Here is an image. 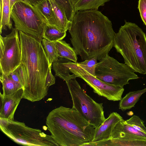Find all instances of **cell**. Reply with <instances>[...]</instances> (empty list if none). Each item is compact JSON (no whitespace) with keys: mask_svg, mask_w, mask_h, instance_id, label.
<instances>
[{"mask_svg":"<svg viewBox=\"0 0 146 146\" xmlns=\"http://www.w3.org/2000/svg\"><path fill=\"white\" fill-rule=\"evenodd\" d=\"M97 58L94 57L78 63V65L91 74L96 76L95 69L97 64Z\"/></svg>","mask_w":146,"mask_h":146,"instance_id":"obj_27","label":"cell"},{"mask_svg":"<svg viewBox=\"0 0 146 146\" xmlns=\"http://www.w3.org/2000/svg\"><path fill=\"white\" fill-rule=\"evenodd\" d=\"M19 31L22 50L21 62L27 75L23 98L32 102L38 101L48 94L46 80L49 61L41 42Z\"/></svg>","mask_w":146,"mask_h":146,"instance_id":"obj_3","label":"cell"},{"mask_svg":"<svg viewBox=\"0 0 146 146\" xmlns=\"http://www.w3.org/2000/svg\"><path fill=\"white\" fill-rule=\"evenodd\" d=\"M73 74L76 77L83 80L99 96L114 101H120L124 89L123 87L112 85L98 79L75 63L72 68Z\"/></svg>","mask_w":146,"mask_h":146,"instance_id":"obj_10","label":"cell"},{"mask_svg":"<svg viewBox=\"0 0 146 146\" xmlns=\"http://www.w3.org/2000/svg\"><path fill=\"white\" fill-rule=\"evenodd\" d=\"M19 2H23L27 3H31L29 0H10V11L11 13L13 6L15 3Z\"/></svg>","mask_w":146,"mask_h":146,"instance_id":"obj_31","label":"cell"},{"mask_svg":"<svg viewBox=\"0 0 146 146\" xmlns=\"http://www.w3.org/2000/svg\"><path fill=\"white\" fill-rule=\"evenodd\" d=\"M73 62L64 58L58 57L52 64V68L55 75L66 82L73 79H76V76L71 71Z\"/></svg>","mask_w":146,"mask_h":146,"instance_id":"obj_15","label":"cell"},{"mask_svg":"<svg viewBox=\"0 0 146 146\" xmlns=\"http://www.w3.org/2000/svg\"><path fill=\"white\" fill-rule=\"evenodd\" d=\"M0 128L5 134L18 144L27 146H59L51 135L14 119L0 118Z\"/></svg>","mask_w":146,"mask_h":146,"instance_id":"obj_5","label":"cell"},{"mask_svg":"<svg viewBox=\"0 0 146 146\" xmlns=\"http://www.w3.org/2000/svg\"><path fill=\"white\" fill-rule=\"evenodd\" d=\"M23 95V89L10 95L0 94V118L14 120L15 112Z\"/></svg>","mask_w":146,"mask_h":146,"instance_id":"obj_11","label":"cell"},{"mask_svg":"<svg viewBox=\"0 0 146 146\" xmlns=\"http://www.w3.org/2000/svg\"><path fill=\"white\" fill-rule=\"evenodd\" d=\"M11 18L15 28L41 42L47 22L44 17L31 3L19 2L13 6Z\"/></svg>","mask_w":146,"mask_h":146,"instance_id":"obj_6","label":"cell"},{"mask_svg":"<svg viewBox=\"0 0 146 146\" xmlns=\"http://www.w3.org/2000/svg\"><path fill=\"white\" fill-rule=\"evenodd\" d=\"M46 123L59 146H84L91 142L95 128L74 108L60 106L50 111Z\"/></svg>","mask_w":146,"mask_h":146,"instance_id":"obj_2","label":"cell"},{"mask_svg":"<svg viewBox=\"0 0 146 146\" xmlns=\"http://www.w3.org/2000/svg\"><path fill=\"white\" fill-rule=\"evenodd\" d=\"M123 119L122 117L116 112L111 113L98 128H95L94 137L90 142L95 143L110 139L115 126Z\"/></svg>","mask_w":146,"mask_h":146,"instance_id":"obj_12","label":"cell"},{"mask_svg":"<svg viewBox=\"0 0 146 146\" xmlns=\"http://www.w3.org/2000/svg\"><path fill=\"white\" fill-rule=\"evenodd\" d=\"M9 75L14 80L20 84L24 90L26 85L27 75L25 67L22 63L21 62L19 65Z\"/></svg>","mask_w":146,"mask_h":146,"instance_id":"obj_25","label":"cell"},{"mask_svg":"<svg viewBox=\"0 0 146 146\" xmlns=\"http://www.w3.org/2000/svg\"><path fill=\"white\" fill-rule=\"evenodd\" d=\"M115 36L113 47L135 72L146 74V36L134 23L125 21Z\"/></svg>","mask_w":146,"mask_h":146,"instance_id":"obj_4","label":"cell"},{"mask_svg":"<svg viewBox=\"0 0 146 146\" xmlns=\"http://www.w3.org/2000/svg\"><path fill=\"white\" fill-rule=\"evenodd\" d=\"M19 31L12 28L5 37L0 35V70L9 75L21 63L22 50Z\"/></svg>","mask_w":146,"mask_h":146,"instance_id":"obj_9","label":"cell"},{"mask_svg":"<svg viewBox=\"0 0 146 146\" xmlns=\"http://www.w3.org/2000/svg\"><path fill=\"white\" fill-rule=\"evenodd\" d=\"M78 0H71L72 3L74 7V5L75 4L76 2Z\"/></svg>","mask_w":146,"mask_h":146,"instance_id":"obj_32","label":"cell"},{"mask_svg":"<svg viewBox=\"0 0 146 146\" xmlns=\"http://www.w3.org/2000/svg\"><path fill=\"white\" fill-rule=\"evenodd\" d=\"M33 5L40 13L48 23L52 19L53 13L50 0H39Z\"/></svg>","mask_w":146,"mask_h":146,"instance_id":"obj_23","label":"cell"},{"mask_svg":"<svg viewBox=\"0 0 146 146\" xmlns=\"http://www.w3.org/2000/svg\"><path fill=\"white\" fill-rule=\"evenodd\" d=\"M0 80L2 85L3 93L0 94L3 96L11 95L19 90L23 89L22 86L14 80L9 75L1 74Z\"/></svg>","mask_w":146,"mask_h":146,"instance_id":"obj_19","label":"cell"},{"mask_svg":"<svg viewBox=\"0 0 146 146\" xmlns=\"http://www.w3.org/2000/svg\"><path fill=\"white\" fill-rule=\"evenodd\" d=\"M114 138L125 140L146 139V134L127 124L123 119L116 125L112 131L110 139Z\"/></svg>","mask_w":146,"mask_h":146,"instance_id":"obj_13","label":"cell"},{"mask_svg":"<svg viewBox=\"0 0 146 146\" xmlns=\"http://www.w3.org/2000/svg\"><path fill=\"white\" fill-rule=\"evenodd\" d=\"M75 109L95 128L105 120L103 103L94 100L82 89L76 79L66 82Z\"/></svg>","mask_w":146,"mask_h":146,"instance_id":"obj_7","label":"cell"},{"mask_svg":"<svg viewBox=\"0 0 146 146\" xmlns=\"http://www.w3.org/2000/svg\"><path fill=\"white\" fill-rule=\"evenodd\" d=\"M68 31L73 48L82 60H100L113 47L116 33L111 22L98 10L76 12Z\"/></svg>","mask_w":146,"mask_h":146,"instance_id":"obj_1","label":"cell"},{"mask_svg":"<svg viewBox=\"0 0 146 146\" xmlns=\"http://www.w3.org/2000/svg\"><path fill=\"white\" fill-rule=\"evenodd\" d=\"M66 36V32H62L55 27L47 24L42 38L51 41L56 42L62 40Z\"/></svg>","mask_w":146,"mask_h":146,"instance_id":"obj_22","label":"cell"},{"mask_svg":"<svg viewBox=\"0 0 146 146\" xmlns=\"http://www.w3.org/2000/svg\"><path fill=\"white\" fill-rule=\"evenodd\" d=\"M52 66H50L49 67L46 78V85L47 87L48 88H49L50 86L55 84V78L51 72V69Z\"/></svg>","mask_w":146,"mask_h":146,"instance_id":"obj_30","label":"cell"},{"mask_svg":"<svg viewBox=\"0 0 146 146\" xmlns=\"http://www.w3.org/2000/svg\"><path fill=\"white\" fill-rule=\"evenodd\" d=\"M125 121L127 124L146 134V127L144 123V121L139 116L134 115Z\"/></svg>","mask_w":146,"mask_h":146,"instance_id":"obj_28","label":"cell"},{"mask_svg":"<svg viewBox=\"0 0 146 146\" xmlns=\"http://www.w3.org/2000/svg\"><path fill=\"white\" fill-rule=\"evenodd\" d=\"M42 44L49 62V66L52 62L58 58L55 42H53L42 38Z\"/></svg>","mask_w":146,"mask_h":146,"instance_id":"obj_24","label":"cell"},{"mask_svg":"<svg viewBox=\"0 0 146 146\" xmlns=\"http://www.w3.org/2000/svg\"><path fill=\"white\" fill-rule=\"evenodd\" d=\"M146 92V88L141 90L131 91L120 100L119 109L123 111L134 107L141 95Z\"/></svg>","mask_w":146,"mask_h":146,"instance_id":"obj_16","label":"cell"},{"mask_svg":"<svg viewBox=\"0 0 146 146\" xmlns=\"http://www.w3.org/2000/svg\"><path fill=\"white\" fill-rule=\"evenodd\" d=\"M111 0H78L74 6L76 12L80 11L98 10L99 7Z\"/></svg>","mask_w":146,"mask_h":146,"instance_id":"obj_21","label":"cell"},{"mask_svg":"<svg viewBox=\"0 0 146 146\" xmlns=\"http://www.w3.org/2000/svg\"><path fill=\"white\" fill-rule=\"evenodd\" d=\"M39 0H29L33 5ZM56 2L65 11L68 19L71 21L76 12L71 0H55Z\"/></svg>","mask_w":146,"mask_h":146,"instance_id":"obj_26","label":"cell"},{"mask_svg":"<svg viewBox=\"0 0 146 146\" xmlns=\"http://www.w3.org/2000/svg\"><path fill=\"white\" fill-rule=\"evenodd\" d=\"M0 34L3 30H7V27L12 29V22L11 18L10 0H0Z\"/></svg>","mask_w":146,"mask_h":146,"instance_id":"obj_17","label":"cell"},{"mask_svg":"<svg viewBox=\"0 0 146 146\" xmlns=\"http://www.w3.org/2000/svg\"><path fill=\"white\" fill-rule=\"evenodd\" d=\"M138 8L141 19L146 26V0H139Z\"/></svg>","mask_w":146,"mask_h":146,"instance_id":"obj_29","label":"cell"},{"mask_svg":"<svg viewBox=\"0 0 146 146\" xmlns=\"http://www.w3.org/2000/svg\"><path fill=\"white\" fill-rule=\"evenodd\" d=\"M96 146H146V139H111L96 143Z\"/></svg>","mask_w":146,"mask_h":146,"instance_id":"obj_20","label":"cell"},{"mask_svg":"<svg viewBox=\"0 0 146 146\" xmlns=\"http://www.w3.org/2000/svg\"><path fill=\"white\" fill-rule=\"evenodd\" d=\"M55 43L58 57L64 58L77 62L76 52L69 44L62 40L55 42Z\"/></svg>","mask_w":146,"mask_h":146,"instance_id":"obj_18","label":"cell"},{"mask_svg":"<svg viewBox=\"0 0 146 146\" xmlns=\"http://www.w3.org/2000/svg\"><path fill=\"white\" fill-rule=\"evenodd\" d=\"M53 11V16L47 24L54 26L62 32H66L70 27L71 21L67 19L64 11L55 0H50Z\"/></svg>","mask_w":146,"mask_h":146,"instance_id":"obj_14","label":"cell"},{"mask_svg":"<svg viewBox=\"0 0 146 146\" xmlns=\"http://www.w3.org/2000/svg\"><path fill=\"white\" fill-rule=\"evenodd\" d=\"M97 63L96 77L109 84L122 87L129 83L131 80L137 79L134 70L126 64L119 63L108 54Z\"/></svg>","mask_w":146,"mask_h":146,"instance_id":"obj_8","label":"cell"}]
</instances>
